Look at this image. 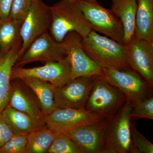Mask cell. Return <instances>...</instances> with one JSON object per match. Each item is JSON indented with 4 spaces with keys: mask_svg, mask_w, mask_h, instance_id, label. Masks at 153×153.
Listing matches in <instances>:
<instances>
[{
    "mask_svg": "<svg viewBox=\"0 0 153 153\" xmlns=\"http://www.w3.org/2000/svg\"><path fill=\"white\" fill-rule=\"evenodd\" d=\"M131 103L126 100L114 117L108 120L104 153H130Z\"/></svg>",
    "mask_w": 153,
    "mask_h": 153,
    "instance_id": "6",
    "label": "cell"
},
{
    "mask_svg": "<svg viewBox=\"0 0 153 153\" xmlns=\"http://www.w3.org/2000/svg\"><path fill=\"white\" fill-rule=\"evenodd\" d=\"M13 134L1 113L0 114V148L8 141Z\"/></svg>",
    "mask_w": 153,
    "mask_h": 153,
    "instance_id": "28",
    "label": "cell"
},
{
    "mask_svg": "<svg viewBox=\"0 0 153 153\" xmlns=\"http://www.w3.org/2000/svg\"><path fill=\"white\" fill-rule=\"evenodd\" d=\"M50 8L51 22L49 30L56 41L62 42L71 32H76L84 38L93 30L73 0H61Z\"/></svg>",
    "mask_w": 153,
    "mask_h": 153,
    "instance_id": "2",
    "label": "cell"
},
{
    "mask_svg": "<svg viewBox=\"0 0 153 153\" xmlns=\"http://www.w3.org/2000/svg\"><path fill=\"white\" fill-rule=\"evenodd\" d=\"M134 36L153 43V0H137Z\"/></svg>",
    "mask_w": 153,
    "mask_h": 153,
    "instance_id": "20",
    "label": "cell"
},
{
    "mask_svg": "<svg viewBox=\"0 0 153 153\" xmlns=\"http://www.w3.org/2000/svg\"><path fill=\"white\" fill-rule=\"evenodd\" d=\"M101 76L123 93L131 104L152 95V88L133 69H120L100 66Z\"/></svg>",
    "mask_w": 153,
    "mask_h": 153,
    "instance_id": "5",
    "label": "cell"
},
{
    "mask_svg": "<svg viewBox=\"0 0 153 153\" xmlns=\"http://www.w3.org/2000/svg\"><path fill=\"white\" fill-rule=\"evenodd\" d=\"M39 67H13L11 79L33 77L47 81L55 87H61L71 79L70 63L66 57L60 61H48Z\"/></svg>",
    "mask_w": 153,
    "mask_h": 153,
    "instance_id": "8",
    "label": "cell"
},
{
    "mask_svg": "<svg viewBox=\"0 0 153 153\" xmlns=\"http://www.w3.org/2000/svg\"><path fill=\"white\" fill-rule=\"evenodd\" d=\"M5 121L14 134L27 135L31 132L44 126L29 115L9 105L1 113Z\"/></svg>",
    "mask_w": 153,
    "mask_h": 153,
    "instance_id": "18",
    "label": "cell"
},
{
    "mask_svg": "<svg viewBox=\"0 0 153 153\" xmlns=\"http://www.w3.org/2000/svg\"><path fill=\"white\" fill-rule=\"evenodd\" d=\"M131 119H153V97L150 96L131 104Z\"/></svg>",
    "mask_w": 153,
    "mask_h": 153,
    "instance_id": "25",
    "label": "cell"
},
{
    "mask_svg": "<svg viewBox=\"0 0 153 153\" xmlns=\"http://www.w3.org/2000/svg\"><path fill=\"white\" fill-rule=\"evenodd\" d=\"M27 135L14 134L8 141L0 148V153H25Z\"/></svg>",
    "mask_w": 153,
    "mask_h": 153,
    "instance_id": "26",
    "label": "cell"
},
{
    "mask_svg": "<svg viewBox=\"0 0 153 153\" xmlns=\"http://www.w3.org/2000/svg\"><path fill=\"white\" fill-rule=\"evenodd\" d=\"M131 137L130 153H153V144L137 130L134 125L131 127Z\"/></svg>",
    "mask_w": 153,
    "mask_h": 153,
    "instance_id": "24",
    "label": "cell"
},
{
    "mask_svg": "<svg viewBox=\"0 0 153 153\" xmlns=\"http://www.w3.org/2000/svg\"><path fill=\"white\" fill-rule=\"evenodd\" d=\"M23 21L9 17L0 21V52H20L22 47L21 27Z\"/></svg>",
    "mask_w": 153,
    "mask_h": 153,
    "instance_id": "17",
    "label": "cell"
},
{
    "mask_svg": "<svg viewBox=\"0 0 153 153\" xmlns=\"http://www.w3.org/2000/svg\"><path fill=\"white\" fill-rule=\"evenodd\" d=\"M82 12L92 30L98 32L114 41L124 44L123 27L120 20L111 10L100 5L98 2L84 0H73Z\"/></svg>",
    "mask_w": 153,
    "mask_h": 153,
    "instance_id": "4",
    "label": "cell"
},
{
    "mask_svg": "<svg viewBox=\"0 0 153 153\" xmlns=\"http://www.w3.org/2000/svg\"><path fill=\"white\" fill-rule=\"evenodd\" d=\"M111 9L123 27V41L127 45L135 33L136 16L137 9V0H111Z\"/></svg>",
    "mask_w": 153,
    "mask_h": 153,
    "instance_id": "16",
    "label": "cell"
},
{
    "mask_svg": "<svg viewBox=\"0 0 153 153\" xmlns=\"http://www.w3.org/2000/svg\"><path fill=\"white\" fill-rule=\"evenodd\" d=\"M92 79V87L85 108L105 120H110L126 100V97L101 75H94Z\"/></svg>",
    "mask_w": 153,
    "mask_h": 153,
    "instance_id": "3",
    "label": "cell"
},
{
    "mask_svg": "<svg viewBox=\"0 0 153 153\" xmlns=\"http://www.w3.org/2000/svg\"><path fill=\"white\" fill-rule=\"evenodd\" d=\"M82 38L76 32H71L66 35L62 41L70 63L71 79L101 75V67L83 50L81 44Z\"/></svg>",
    "mask_w": 153,
    "mask_h": 153,
    "instance_id": "9",
    "label": "cell"
},
{
    "mask_svg": "<svg viewBox=\"0 0 153 153\" xmlns=\"http://www.w3.org/2000/svg\"><path fill=\"white\" fill-rule=\"evenodd\" d=\"M20 57L19 52H0V114L8 104L11 93L12 68Z\"/></svg>",
    "mask_w": 153,
    "mask_h": 153,
    "instance_id": "19",
    "label": "cell"
},
{
    "mask_svg": "<svg viewBox=\"0 0 153 153\" xmlns=\"http://www.w3.org/2000/svg\"><path fill=\"white\" fill-rule=\"evenodd\" d=\"M57 132L45 125L27 135L25 153H47Z\"/></svg>",
    "mask_w": 153,
    "mask_h": 153,
    "instance_id": "22",
    "label": "cell"
},
{
    "mask_svg": "<svg viewBox=\"0 0 153 153\" xmlns=\"http://www.w3.org/2000/svg\"><path fill=\"white\" fill-rule=\"evenodd\" d=\"M104 120L85 108H56L45 116V123L57 133H63L77 127Z\"/></svg>",
    "mask_w": 153,
    "mask_h": 153,
    "instance_id": "13",
    "label": "cell"
},
{
    "mask_svg": "<svg viewBox=\"0 0 153 153\" xmlns=\"http://www.w3.org/2000/svg\"><path fill=\"white\" fill-rule=\"evenodd\" d=\"M129 64L151 88L153 86V43L134 36L126 45Z\"/></svg>",
    "mask_w": 153,
    "mask_h": 153,
    "instance_id": "14",
    "label": "cell"
},
{
    "mask_svg": "<svg viewBox=\"0 0 153 153\" xmlns=\"http://www.w3.org/2000/svg\"><path fill=\"white\" fill-rule=\"evenodd\" d=\"M21 79L36 94L45 116L56 109L55 86L47 81L33 77H25Z\"/></svg>",
    "mask_w": 153,
    "mask_h": 153,
    "instance_id": "21",
    "label": "cell"
},
{
    "mask_svg": "<svg viewBox=\"0 0 153 153\" xmlns=\"http://www.w3.org/2000/svg\"><path fill=\"white\" fill-rule=\"evenodd\" d=\"M49 153H82L76 143L68 135L57 133L48 150Z\"/></svg>",
    "mask_w": 153,
    "mask_h": 153,
    "instance_id": "23",
    "label": "cell"
},
{
    "mask_svg": "<svg viewBox=\"0 0 153 153\" xmlns=\"http://www.w3.org/2000/svg\"><path fill=\"white\" fill-rule=\"evenodd\" d=\"M35 0H14L10 17L23 21Z\"/></svg>",
    "mask_w": 153,
    "mask_h": 153,
    "instance_id": "27",
    "label": "cell"
},
{
    "mask_svg": "<svg viewBox=\"0 0 153 153\" xmlns=\"http://www.w3.org/2000/svg\"><path fill=\"white\" fill-rule=\"evenodd\" d=\"M51 22L50 7L45 4L41 0H35L22 23V44L19 52L20 57L34 40L48 32Z\"/></svg>",
    "mask_w": 153,
    "mask_h": 153,
    "instance_id": "10",
    "label": "cell"
},
{
    "mask_svg": "<svg viewBox=\"0 0 153 153\" xmlns=\"http://www.w3.org/2000/svg\"><path fill=\"white\" fill-rule=\"evenodd\" d=\"M108 120L97 121L62 133L76 143L82 153H104Z\"/></svg>",
    "mask_w": 153,
    "mask_h": 153,
    "instance_id": "11",
    "label": "cell"
},
{
    "mask_svg": "<svg viewBox=\"0 0 153 153\" xmlns=\"http://www.w3.org/2000/svg\"><path fill=\"white\" fill-rule=\"evenodd\" d=\"M14 0H0V21L10 17L11 7Z\"/></svg>",
    "mask_w": 153,
    "mask_h": 153,
    "instance_id": "29",
    "label": "cell"
},
{
    "mask_svg": "<svg viewBox=\"0 0 153 153\" xmlns=\"http://www.w3.org/2000/svg\"><path fill=\"white\" fill-rule=\"evenodd\" d=\"M84 1H87L88 2H97V0H84Z\"/></svg>",
    "mask_w": 153,
    "mask_h": 153,
    "instance_id": "30",
    "label": "cell"
},
{
    "mask_svg": "<svg viewBox=\"0 0 153 153\" xmlns=\"http://www.w3.org/2000/svg\"><path fill=\"white\" fill-rule=\"evenodd\" d=\"M8 105L27 114L39 123L46 125L45 115L36 94L22 79L11 80V93Z\"/></svg>",
    "mask_w": 153,
    "mask_h": 153,
    "instance_id": "15",
    "label": "cell"
},
{
    "mask_svg": "<svg viewBox=\"0 0 153 153\" xmlns=\"http://www.w3.org/2000/svg\"><path fill=\"white\" fill-rule=\"evenodd\" d=\"M66 56L63 42L56 41L47 32L33 41L17 60L14 67H23L37 61H60Z\"/></svg>",
    "mask_w": 153,
    "mask_h": 153,
    "instance_id": "7",
    "label": "cell"
},
{
    "mask_svg": "<svg viewBox=\"0 0 153 153\" xmlns=\"http://www.w3.org/2000/svg\"><path fill=\"white\" fill-rule=\"evenodd\" d=\"M81 44L86 54L100 66L131 69L126 45L102 36L94 30L86 38H82Z\"/></svg>",
    "mask_w": 153,
    "mask_h": 153,
    "instance_id": "1",
    "label": "cell"
},
{
    "mask_svg": "<svg viewBox=\"0 0 153 153\" xmlns=\"http://www.w3.org/2000/svg\"><path fill=\"white\" fill-rule=\"evenodd\" d=\"M92 76L71 79L62 87L55 88L56 108H85L92 87Z\"/></svg>",
    "mask_w": 153,
    "mask_h": 153,
    "instance_id": "12",
    "label": "cell"
}]
</instances>
